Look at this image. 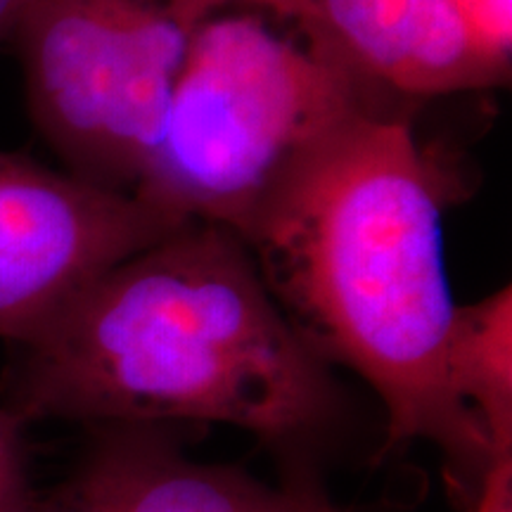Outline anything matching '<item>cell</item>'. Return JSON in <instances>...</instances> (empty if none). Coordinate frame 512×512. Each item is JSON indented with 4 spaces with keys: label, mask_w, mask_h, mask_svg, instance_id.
<instances>
[{
    "label": "cell",
    "mask_w": 512,
    "mask_h": 512,
    "mask_svg": "<svg viewBox=\"0 0 512 512\" xmlns=\"http://www.w3.org/2000/svg\"><path fill=\"white\" fill-rule=\"evenodd\" d=\"M467 512H512V456L498 458Z\"/></svg>",
    "instance_id": "obj_11"
},
{
    "label": "cell",
    "mask_w": 512,
    "mask_h": 512,
    "mask_svg": "<svg viewBox=\"0 0 512 512\" xmlns=\"http://www.w3.org/2000/svg\"><path fill=\"white\" fill-rule=\"evenodd\" d=\"M472 41L496 69L510 74L512 0H451Z\"/></svg>",
    "instance_id": "obj_10"
},
{
    "label": "cell",
    "mask_w": 512,
    "mask_h": 512,
    "mask_svg": "<svg viewBox=\"0 0 512 512\" xmlns=\"http://www.w3.org/2000/svg\"><path fill=\"white\" fill-rule=\"evenodd\" d=\"M304 512H339L337 505L330 501V496H328V491H325L323 482L316 484V489L311 491V498H309V503H306Z\"/></svg>",
    "instance_id": "obj_13"
},
{
    "label": "cell",
    "mask_w": 512,
    "mask_h": 512,
    "mask_svg": "<svg viewBox=\"0 0 512 512\" xmlns=\"http://www.w3.org/2000/svg\"><path fill=\"white\" fill-rule=\"evenodd\" d=\"M399 105L351 67L306 0H219L192 34L136 200L245 238L325 150Z\"/></svg>",
    "instance_id": "obj_3"
},
{
    "label": "cell",
    "mask_w": 512,
    "mask_h": 512,
    "mask_svg": "<svg viewBox=\"0 0 512 512\" xmlns=\"http://www.w3.org/2000/svg\"><path fill=\"white\" fill-rule=\"evenodd\" d=\"M27 427L0 403V512H38L41 491L29 467Z\"/></svg>",
    "instance_id": "obj_9"
},
{
    "label": "cell",
    "mask_w": 512,
    "mask_h": 512,
    "mask_svg": "<svg viewBox=\"0 0 512 512\" xmlns=\"http://www.w3.org/2000/svg\"><path fill=\"white\" fill-rule=\"evenodd\" d=\"M27 5L29 0H0V41H3V38H10L17 19L22 17Z\"/></svg>",
    "instance_id": "obj_12"
},
{
    "label": "cell",
    "mask_w": 512,
    "mask_h": 512,
    "mask_svg": "<svg viewBox=\"0 0 512 512\" xmlns=\"http://www.w3.org/2000/svg\"><path fill=\"white\" fill-rule=\"evenodd\" d=\"M79 463L38 512H304L316 470H285L278 486L235 465L185 453L178 425L93 427Z\"/></svg>",
    "instance_id": "obj_6"
},
{
    "label": "cell",
    "mask_w": 512,
    "mask_h": 512,
    "mask_svg": "<svg viewBox=\"0 0 512 512\" xmlns=\"http://www.w3.org/2000/svg\"><path fill=\"white\" fill-rule=\"evenodd\" d=\"M178 223L131 195L0 152V339L29 335L83 285Z\"/></svg>",
    "instance_id": "obj_5"
},
{
    "label": "cell",
    "mask_w": 512,
    "mask_h": 512,
    "mask_svg": "<svg viewBox=\"0 0 512 512\" xmlns=\"http://www.w3.org/2000/svg\"><path fill=\"white\" fill-rule=\"evenodd\" d=\"M22 422H221L316 470L351 434L335 368L299 339L233 230L185 221L83 285L10 344Z\"/></svg>",
    "instance_id": "obj_1"
},
{
    "label": "cell",
    "mask_w": 512,
    "mask_h": 512,
    "mask_svg": "<svg viewBox=\"0 0 512 512\" xmlns=\"http://www.w3.org/2000/svg\"><path fill=\"white\" fill-rule=\"evenodd\" d=\"M453 396L475 418L496 458L512 456V297L503 287L456 306L446 342Z\"/></svg>",
    "instance_id": "obj_8"
},
{
    "label": "cell",
    "mask_w": 512,
    "mask_h": 512,
    "mask_svg": "<svg viewBox=\"0 0 512 512\" xmlns=\"http://www.w3.org/2000/svg\"><path fill=\"white\" fill-rule=\"evenodd\" d=\"M446 204L448 176L406 112H387L325 150L242 240L299 339L380 399L382 453L415 441L437 448L448 496L467 512L498 458L448 387L458 304L444 259Z\"/></svg>",
    "instance_id": "obj_2"
},
{
    "label": "cell",
    "mask_w": 512,
    "mask_h": 512,
    "mask_svg": "<svg viewBox=\"0 0 512 512\" xmlns=\"http://www.w3.org/2000/svg\"><path fill=\"white\" fill-rule=\"evenodd\" d=\"M339 53L396 102L486 91L508 81L451 0H306Z\"/></svg>",
    "instance_id": "obj_7"
},
{
    "label": "cell",
    "mask_w": 512,
    "mask_h": 512,
    "mask_svg": "<svg viewBox=\"0 0 512 512\" xmlns=\"http://www.w3.org/2000/svg\"><path fill=\"white\" fill-rule=\"evenodd\" d=\"M219 0H29L12 29L31 119L69 174L136 197L185 55Z\"/></svg>",
    "instance_id": "obj_4"
}]
</instances>
